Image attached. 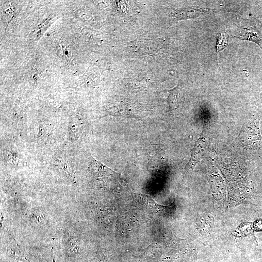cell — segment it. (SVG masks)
<instances>
[{
  "label": "cell",
  "mask_w": 262,
  "mask_h": 262,
  "mask_svg": "<svg viewBox=\"0 0 262 262\" xmlns=\"http://www.w3.org/2000/svg\"><path fill=\"white\" fill-rule=\"evenodd\" d=\"M239 143L244 147H250L253 144L260 143L262 145V137L256 121H248L243 124L237 137Z\"/></svg>",
  "instance_id": "obj_1"
},
{
  "label": "cell",
  "mask_w": 262,
  "mask_h": 262,
  "mask_svg": "<svg viewBox=\"0 0 262 262\" xmlns=\"http://www.w3.org/2000/svg\"><path fill=\"white\" fill-rule=\"evenodd\" d=\"M132 197L142 208L152 213L164 211L167 206L159 205L149 196L141 193H132Z\"/></svg>",
  "instance_id": "obj_2"
},
{
  "label": "cell",
  "mask_w": 262,
  "mask_h": 262,
  "mask_svg": "<svg viewBox=\"0 0 262 262\" xmlns=\"http://www.w3.org/2000/svg\"><path fill=\"white\" fill-rule=\"evenodd\" d=\"M201 134L200 137L195 144L191 158L187 165V168L189 170H193L196 164L201 160L202 155L205 151L206 139L204 137L202 132Z\"/></svg>",
  "instance_id": "obj_3"
},
{
  "label": "cell",
  "mask_w": 262,
  "mask_h": 262,
  "mask_svg": "<svg viewBox=\"0 0 262 262\" xmlns=\"http://www.w3.org/2000/svg\"><path fill=\"white\" fill-rule=\"evenodd\" d=\"M90 168L91 173L97 177L109 176L115 173L108 167L95 159L91 161Z\"/></svg>",
  "instance_id": "obj_4"
},
{
  "label": "cell",
  "mask_w": 262,
  "mask_h": 262,
  "mask_svg": "<svg viewBox=\"0 0 262 262\" xmlns=\"http://www.w3.org/2000/svg\"><path fill=\"white\" fill-rule=\"evenodd\" d=\"M109 112L112 115L118 116H127L132 115L127 104L115 103L109 107Z\"/></svg>",
  "instance_id": "obj_5"
},
{
  "label": "cell",
  "mask_w": 262,
  "mask_h": 262,
  "mask_svg": "<svg viewBox=\"0 0 262 262\" xmlns=\"http://www.w3.org/2000/svg\"><path fill=\"white\" fill-rule=\"evenodd\" d=\"M167 101L170 111L179 108L181 101V98L180 92L178 88H175L170 91Z\"/></svg>",
  "instance_id": "obj_6"
},
{
  "label": "cell",
  "mask_w": 262,
  "mask_h": 262,
  "mask_svg": "<svg viewBox=\"0 0 262 262\" xmlns=\"http://www.w3.org/2000/svg\"><path fill=\"white\" fill-rule=\"evenodd\" d=\"M203 12L202 9L189 8L178 12L175 15V17L178 19L195 18L200 16Z\"/></svg>",
  "instance_id": "obj_7"
},
{
  "label": "cell",
  "mask_w": 262,
  "mask_h": 262,
  "mask_svg": "<svg viewBox=\"0 0 262 262\" xmlns=\"http://www.w3.org/2000/svg\"><path fill=\"white\" fill-rule=\"evenodd\" d=\"M246 29V35L243 36V39H247L255 42L258 44L262 49L261 39L258 33L252 28H248Z\"/></svg>",
  "instance_id": "obj_8"
},
{
  "label": "cell",
  "mask_w": 262,
  "mask_h": 262,
  "mask_svg": "<svg viewBox=\"0 0 262 262\" xmlns=\"http://www.w3.org/2000/svg\"><path fill=\"white\" fill-rule=\"evenodd\" d=\"M225 34L226 33H225V34H221L219 38L218 39V42L216 46V50L217 52L224 48L227 45V43L226 42L227 39L225 36Z\"/></svg>",
  "instance_id": "obj_9"
},
{
  "label": "cell",
  "mask_w": 262,
  "mask_h": 262,
  "mask_svg": "<svg viewBox=\"0 0 262 262\" xmlns=\"http://www.w3.org/2000/svg\"><path fill=\"white\" fill-rule=\"evenodd\" d=\"M59 52L62 56L65 57L67 60H69V52L65 44H60Z\"/></svg>",
  "instance_id": "obj_10"
},
{
  "label": "cell",
  "mask_w": 262,
  "mask_h": 262,
  "mask_svg": "<svg viewBox=\"0 0 262 262\" xmlns=\"http://www.w3.org/2000/svg\"><path fill=\"white\" fill-rule=\"evenodd\" d=\"M5 12L8 13V14H9L10 16H12L13 15V12L11 11V9H7L6 11H5Z\"/></svg>",
  "instance_id": "obj_11"
}]
</instances>
